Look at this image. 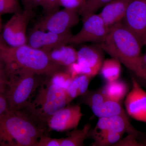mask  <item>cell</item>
<instances>
[{
  "label": "cell",
  "instance_id": "277c9868",
  "mask_svg": "<svg viewBox=\"0 0 146 146\" xmlns=\"http://www.w3.org/2000/svg\"><path fill=\"white\" fill-rule=\"evenodd\" d=\"M33 100L21 110L40 127L46 129L48 121L67 104L65 90L51 79L41 82Z\"/></svg>",
  "mask_w": 146,
  "mask_h": 146
},
{
  "label": "cell",
  "instance_id": "d6a6232c",
  "mask_svg": "<svg viewBox=\"0 0 146 146\" xmlns=\"http://www.w3.org/2000/svg\"><path fill=\"white\" fill-rule=\"evenodd\" d=\"M3 67H4L3 63V60L0 56V68H2Z\"/></svg>",
  "mask_w": 146,
  "mask_h": 146
},
{
  "label": "cell",
  "instance_id": "cb8c5ba5",
  "mask_svg": "<svg viewBox=\"0 0 146 146\" xmlns=\"http://www.w3.org/2000/svg\"><path fill=\"white\" fill-rule=\"evenodd\" d=\"M50 77L51 80L54 83L60 86L65 91L68 89L73 79L66 71L57 72Z\"/></svg>",
  "mask_w": 146,
  "mask_h": 146
},
{
  "label": "cell",
  "instance_id": "52a82bcc",
  "mask_svg": "<svg viewBox=\"0 0 146 146\" xmlns=\"http://www.w3.org/2000/svg\"><path fill=\"white\" fill-rule=\"evenodd\" d=\"M81 29L72 35L69 44H80L86 42L100 44L106 38L110 29L106 26L100 14H90L82 18Z\"/></svg>",
  "mask_w": 146,
  "mask_h": 146
},
{
  "label": "cell",
  "instance_id": "ffe728a7",
  "mask_svg": "<svg viewBox=\"0 0 146 146\" xmlns=\"http://www.w3.org/2000/svg\"><path fill=\"white\" fill-rule=\"evenodd\" d=\"M101 75L108 82L119 79L121 72V63L115 58L104 60L100 70Z\"/></svg>",
  "mask_w": 146,
  "mask_h": 146
},
{
  "label": "cell",
  "instance_id": "f546056e",
  "mask_svg": "<svg viewBox=\"0 0 146 146\" xmlns=\"http://www.w3.org/2000/svg\"><path fill=\"white\" fill-rule=\"evenodd\" d=\"M9 110L5 94H0V116Z\"/></svg>",
  "mask_w": 146,
  "mask_h": 146
},
{
  "label": "cell",
  "instance_id": "30bf717a",
  "mask_svg": "<svg viewBox=\"0 0 146 146\" xmlns=\"http://www.w3.org/2000/svg\"><path fill=\"white\" fill-rule=\"evenodd\" d=\"M72 36L70 31L64 34H58L33 28L27 36V44L33 48L48 52L68 45Z\"/></svg>",
  "mask_w": 146,
  "mask_h": 146
},
{
  "label": "cell",
  "instance_id": "ba28073f",
  "mask_svg": "<svg viewBox=\"0 0 146 146\" xmlns=\"http://www.w3.org/2000/svg\"><path fill=\"white\" fill-rule=\"evenodd\" d=\"M77 11L64 8L46 15L35 24L33 28L37 29L64 34L70 31L72 27L80 21Z\"/></svg>",
  "mask_w": 146,
  "mask_h": 146
},
{
  "label": "cell",
  "instance_id": "3957f363",
  "mask_svg": "<svg viewBox=\"0 0 146 146\" xmlns=\"http://www.w3.org/2000/svg\"><path fill=\"white\" fill-rule=\"evenodd\" d=\"M45 131L21 111L9 110L0 116V146H35Z\"/></svg>",
  "mask_w": 146,
  "mask_h": 146
},
{
  "label": "cell",
  "instance_id": "7a4b0ae2",
  "mask_svg": "<svg viewBox=\"0 0 146 146\" xmlns=\"http://www.w3.org/2000/svg\"><path fill=\"white\" fill-rule=\"evenodd\" d=\"M0 56L6 72L20 69L31 71L38 75L51 76L63 68L56 64L44 50L25 44L16 47L6 46L0 42Z\"/></svg>",
  "mask_w": 146,
  "mask_h": 146
},
{
  "label": "cell",
  "instance_id": "836d02e7",
  "mask_svg": "<svg viewBox=\"0 0 146 146\" xmlns=\"http://www.w3.org/2000/svg\"><path fill=\"white\" fill-rule=\"evenodd\" d=\"M144 45H146V35L145 38V42H144Z\"/></svg>",
  "mask_w": 146,
  "mask_h": 146
},
{
  "label": "cell",
  "instance_id": "5bb4252c",
  "mask_svg": "<svg viewBox=\"0 0 146 146\" xmlns=\"http://www.w3.org/2000/svg\"><path fill=\"white\" fill-rule=\"evenodd\" d=\"M131 0H112L104 7L100 16L109 28L121 23Z\"/></svg>",
  "mask_w": 146,
  "mask_h": 146
},
{
  "label": "cell",
  "instance_id": "83f0119b",
  "mask_svg": "<svg viewBox=\"0 0 146 146\" xmlns=\"http://www.w3.org/2000/svg\"><path fill=\"white\" fill-rule=\"evenodd\" d=\"M136 137L132 134H129L126 138L121 141H118L115 145L117 146H141L139 143L137 142Z\"/></svg>",
  "mask_w": 146,
  "mask_h": 146
},
{
  "label": "cell",
  "instance_id": "e575fe53",
  "mask_svg": "<svg viewBox=\"0 0 146 146\" xmlns=\"http://www.w3.org/2000/svg\"></svg>",
  "mask_w": 146,
  "mask_h": 146
},
{
  "label": "cell",
  "instance_id": "f1b7e54d",
  "mask_svg": "<svg viewBox=\"0 0 146 146\" xmlns=\"http://www.w3.org/2000/svg\"><path fill=\"white\" fill-rule=\"evenodd\" d=\"M7 82V74L4 66L0 68V93L5 94Z\"/></svg>",
  "mask_w": 146,
  "mask_h": 146
},
{
  "label": "cell",
  "instance_id": "8992f818",
  "mask_svg": "<svg viewBox=\"0 0 146 146\" xmlns=\"http://www.w3.org/2000/svg\"><path fill=\"white\" fill-rule=\"evenodd\" d=\"M33 15L31 8H24L22 12L13 14L3 28V38L7 46L16 47L27 44V27Z\"/></svg>",
  "mask_w": 146,
  "mask_h": 146
},
{
  "label": "cell",
  "instance_id": "2e32d148",
  "mask_svg": "<svg viewBox=\"0 0 146 146\" xmlns=\"http://www.w3.org/2000/svg\"><path fill=\"white\" fill-rule=\"evenodd\" d=\"M99 91L107 99L121 103L127 95L128 86L126 82L118 79L108 82Z\"/></svg>",
  "mask_w": 146,
  "mask_h": 146
},
{
  "label": "cell",
  "instance_id": "4fadbf2b",
  "mask_svg": "<svg viewBox=\"0 0 146 146\" xmlns=\"http://www.w3.org/2000/svg\"><path fill=\"white\" fill-rule=\"evenodd\" d=\"M83 115L78 105L68 106L53 115L48 121L47 126L59 132L77 128Z\"/></svg>",
  "mask_w": 146,
  "mask_h": 146
},
{
  "label": "cell",
  "instance_id": "484cf974",
  "mask_svg": "<svg viewBox=\"0 0 146 146\" xmlns=\"http://www.w3.org/2000/svg\"><path fill=\"white\" fill-rule=\"evenodd\" d=\"M46 15L58 10L59 0H42L41 6Z\"/></svg>",
  "mask_w": 146,
  "mask_h": 146
},
{
  "label": "cell",
  "instance_id": "4dcf8cb0",
  "mask_svg": "<svg viewBox=\"0 0 146 146\" xmlns=\"http://www.w3.org/2000/svg\"><path fill=\"white\" fill-rule=\"evenodd\" d=\"M142 63L143 68L146 74V54L142 56Z\"/></svg>",
  "mask_w": 146,
  "mask_h": 146
},
{
  "label": "cell",
  "instance_id": "d6986e66",
  "mask_svg": "<svg viewBox=\"0 0 146 146\" xmlns=\"http://www.w3.org/2000/svg\"><path fill=\"white\" fill-rule=\"evenodd\" d=\"M91 125L86 124L82 129H74V130L67 133V137L61 138L60 146H83L84 143L88 138Z\"/></svg>",
  "mask_w": 146,
  "mask_h": 146
},
{
  "label": "cell",
  "instance_id": "9a60e30c",
  "mask_svg": "<svg viewBox=\"0 0 146 146\" xmlns=\"http://www.w3.org/2000/svg\"><path fill=\"white\" fill-rule=\"evenodd\" d=\"M102 50L92 46H84L77 51L76 62L98 73L104 61Z\"/></svg>",
  "mask_w": 146,
  "mask_h": 146
},
{
  "label": "cell",
  "instance_id": "1f68e13d",
  "mask_svg": "<svg viewBox=\"0 0 146 146\" xmlns=\"http://www.w3.org/2000/svg\"><path fill=\"white\" fill-rule=\"evenodd\" d=\"M2 21L1 16L0 15V34L3 30Z\"/></svg>",
  "mask_w": 146,
  "mask_h": 146
},
{
  "label": "cell",
  "instance_id": "5b68a950",
  "mask_svg": "<svg viewBox=\"0 0 146 146\" xmlns=\"http://www.w3.org/2000/svg\"><path fill=\"white\" fill-rule=\"evenodd\" d=\"M6 73L5 95L9 110L21 111L26 107L42 81L38 78V75L27 70L20 69Z\"/></svg>",
  "mask_w": 146,
  "mask_h": 146
},
{
  "label": "cell",
  "instance_id": "7c38bea8",
  "mask_svg": "<svg viewBox=\"0 0 146 146\" xmlns=\"http://www.w3.org/2000/svg\"><path fill=\"white\" fill-rule=\"evenodd\" d=\"M132 89L126 96V112L134 119L146 124V91L132 78Z\"/></svg>",
  "mask_w": 146,
  "mask_h": 146
},
{
  "label": "cell",
  "instance_id": "d590c367",
  "mask_svg": "<svg viewBox=\"0 0 146 146\" xmlns=\"http://www.w3.org/2000/svg\"><path fill=\"white\" fill-rule=\"evenodd\" d=\"M1 39H0V42H1Z\"/></svg>",
  "mask_w": 146,
  "mask_h": 146
},
{
  "label": "cell",
  "instance_id": "8d00e7d4",
  "mask_svg": "<svg viewBox=\"0 0 146 146\" xmlns=\"http://www.w3.org/2000/svg\"><path fill=\"white\" fill-rule=\"evenodd\" d=\"M0 94H2V93H0Z\"/></svg>",
  "mask_w": 146,
  "mask_h": 146
},
{
  "label": "cell",
  "instance_id": "4316f807",
  "mask_svg": "<svg viewBox=\"0 0 146 146\" xmlns=\"http://www.w3.org/2000/svg\"><path fill=\"white\" fill-rule=\"evenodd\" d=\"M61 138H53L42 135L36 142L35 146H60Z\"/></svg>",
  "mask_w": 146,
  "mask_h": 146
},
{
  "label": "cell",
  "instance_id": "e0dca14e",
  "mask_svg": "<svg viewBox=\"0 0 146 146\" xmlns=\"http://www.w3.org/2000/svg\"><path fill=\"white\" fill-rule=\"evenodd\" d=\"M50 59L56 64L67 68L76 62L77 51L68 45L61 46L48 52Z\"/></svg>",
  "mask_w": 146,
  "mask_h": 146
},
{
  "label": "cell",
  "instance_id": "ac0fdd59",
  "mask_svg": "<svg viewBox=\"0 0 146 146\" xmlns=\"http://www.w3.org/2000/svg\"><path fill=\"white\" fill-rule=\"evenodd\" d=\"M93 78L86 75H80L73 79L68 89L65 91L67 104L86 93Z\"/></svg>",
  "mask_w": 146,
  "mask_h": 146
},
{
  "label": "cell",
  "instance_id": "9c48e42d",
  "mask_svg": "<svg viewBox=\"0 0 146 146\" xmlns=\"http://www.w3.org/2000/svg\"><path fill=\"white\" fill-rule=\"evenodd\" d=\"M81 96L82 102L89 106L99 118L120 116L129 120L121 103L107 99L99 90L87 91Z\"/></svg>",
  "mask_w": 146,
  "mask_h": 146
},
{
  "label": "cell",
  "instance_id": "6da1fadb",
  "mask_svg": "<svg viewBox=\"0 0 146 146\" xmlns=\"http://www.w3.org/2000/svg\"><path fill=\"white\" fill-rule=\"evenodd\" d=\"M98 46L146 82L141 55L143 45L136 35L123 23L110 28L105 40Z\"/></svg>",
  "mask_w": 146,
  "mask_h": 146
},
{
  "label": "cell",
  "instance_id": "7402d4cb",
  "mask_svg": "<svg viewBox=\"0 0 146 146\" xmlns=\"http://www.w3.org/2000/svg\"><path fill=\"white\" fill-rule=\"evenodd\" d=\"M112 0H86L85 4L83 7L78 11L82 18L90 14L95 13L101 7Z\"/></svg>",
  "mask_w": 146,
  "mask_h": 146
},
{
  "label": "cell",
  "instance_id": "d4e9b609",
  "mask_svg": "<svg viewBox=\"0 0 146 146\" xmlns=\"http://www.w3.org/2000/svg\"><path fill=\"white\" fill-rule=\"evenodd\" d=\"M86 0H59V5L64 8L79 11L85 4Z\"/></svg>",
  "mask_w": 146,
  "mask_h": 146
},
{
  "label": "cell",
  "instance_id": "44dd1931",
  "mask_svg": "<svg viewBox=\"0 0 146 146\" xmlns=\"http://www.w3.org/2000/svg\"><path fill=\"white\" fill-rule=\"evenodd\" d=\"M123 134L112 131H108L94 139L93 146H107L115 145L121 140Z\"/></svg>",
  "mask_w": 146,
  "mask_h": 146
},
{
  "label": "cell",
  "instance_id": "8fae6325",
  "mask_svg": "<svg viewBox=\"0 0 146 146\" xmlns=\"http://www.w3.org/2000/svg\"><path fill=\"white\" fill-rule=\"evenodd\" d=\"M123 21L143 46L146 35V0H131Z\"/></svg>",
  "mask_w": 146,
  "mask_h": 146
},
{
  "label": "cell",
  "instance_id": "603a6c76",
  "mask_svg": "<svg viewBox=\"0 0 146 146\" xmlns=\"http://www.w3.org/2000/svg\"><path fill=\"white\" fill-rule=\"evenodd\" d=\"M21 9L19 0H0V15L20 13Z\"/></svg>",
  "mask_w": 146,
  "mask_h": 146
}]
</instances>
